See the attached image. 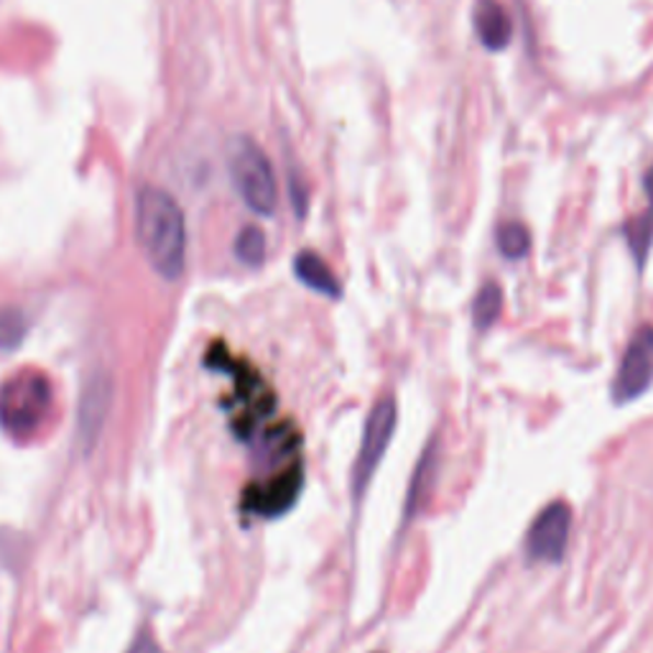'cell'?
<instances>
[{
  "label": "cell",
  "mask_w": 653,
  "mask_h": 653,
  "mask_svg": "<svg viewBox=\"0 0 653 653\" xmlns=\"http://www.w3.org/2000/svg\"><path fill=\"white\" fill-rule=\"evenodd\" d=\"M136 238L161 279L177 281L187 263V219L179 202L159 187H144L136 200Z\"/></svg>",
  "instance_id": "obj_1"
},
{
  "label": "cell",
  "mask_w": 653,
  "mask_h": 653,
  "mask_svg": "<svg viewBox=\"0 0 653 653\" xmlns=\"http://www.w3.org/2000/svg\"><path fill=\"white\" fill-rule=\"evenodd\" d=\"M52 408V385L42 373H19L0 385V429L11 439H31Z\"/></svg>",
  "instance_id": "obj_2"
},
{
  "label": "cell",
  "mask_w": 653,
  "mask_h": 653,
  "mask_svg": "<svg viewBox=\"0 0 653 653\" xmlns=\"http://www.w3.org/2000/svg\"><path fill=\"white\" fill-rule=\"evenodd\" d=\"M230 177L240 200L258 215H271L277 210L279 189L271 159L256 140L238 138L230 146Z\"/></svg>",
  "instance_id": "obj_3"
},
{
  "label": "cell",
  "mask_w": 653,
  "mask_h": 653,
  "mask_svg": "<svg viewBox=\"0 0 653 653\" xmlns=\"http://www.w3.org/2000/svg\"><path fill=\"white\" fill-rule=\"evenodd\" d=\"M396 401L383 398L373 406L371 416L365 421L363 431V447H360L358 462H356V475H352V491H356V498L365 493V487L371 485L378 465H381L385 450H389L393 431H396Z\"/></svg>",
  "instance_id": "obj_4"
},
{
  "label": "cell",
  "mask_w": 653,
  "mask_h": 653,
  "mask_svg": "<svg viewBox=\"0 0 653 653\" xmlns=\"http://www.w3.org/2000/svg\"><path fill=\"white\" fill-rule=\"evenodd\" d=\"M113 375L102 371V368L92 371L82 385L80 412H77V444H80V452L85 458H88L100 442V435L102 429H105V421L110 416V406H113Z\"/></svg>",
  "instance_id": "obj_5"
},
{
  "label": "cell",
  "mask_w": 653,
  "mask_h": 653,
  "mask_svg": "<svg viewBox=\"0 0 653 653\" xmlns=\"http://www.w3.org/2000/svg\"><path fill=\"white\" fill-rule=\"evenodd\" d=\"M217 356L223 360H210V365H217V368H225V371H230L235 378V396L243 404L248 406V412L238 416L235 419V431L243 437L250 435V429L256 427L258 419H263V416H269L273 412V396L271 391L266 389V383L258 378V373L254 368H248L246 363H238V360H233L230 356H225L223 345H217Z\"/></svg>",
  "instance_id": "obj_6"
},
{
  "label": "cell",
  "mask_w": 653,
  "mask_h": 653,
  "mask_svg": "<svg viewBox=\"0 0 653 653\" xmlns=\"http://www.w3.org/2000/svg\"><path fill=\"white\" fill-rule=\"evenodd\" d=\"M572 529V508L564 500L549 503L526 533V552L537 562H560Z\"/></svg>",
  "instance_id": "obj_7"
},
{
  "label": "cell",
  "mask_w": 653,
  "mask_h": 653,
  "mask_svg": "<svg viewBox=\"0 0 653 653\" xmlns=\"http://www.w3.org/2000/svg\"><path fill=\"white\" fill-rule=\"evenodd\" d=\"M653 381V327H641L631 337L628 348L620 360L616 383H612V396L620 404L641 396Z\"/></svg>",
  "instance_id": "obj_8"
},
{
  "label": "cell",
  "mask_w": 653,
  "mask_h": 653,
  "mask_svg": "<svg viewBox=\"0 0 653 653\" xmlns=\"http://www.w3.org/2000/svg\"><path fill=\"white\" fill-rule=\"evenodd\" d=\"M302 483H304V468L302 462H296V465L281 470L277 477L269 480V483L250 485L246 491V498H243V506L263 518L283 516L296 503Z\"/></svg>",
  "instance_id": "obj_9"
},
{
  "label": "cell",
  "mask_w": 653,
  "mask_h": 653,
  "mask_svg": "<svg viewBox=\"0 0 653 653\" xmlns=\"http://www.w3.org/2000/svg\"><path fill=\"white\" fill-rule=\"evenodd\" d=\"M472 23H475V34L480 36L491 52H500L510 44L514 36V21L506 8L498 0H477L472 8Z\"/></svg>",
  "instance_id": "obj_10"
},
{
  "label": "cell",
  "mask_w": 653,
  "mask_h": 653,
  "mask_svg": "<svg viewBox=\"0 0 653 653\" xmlns=\"http://www.w3.org/2000/svg\"><path fill=\"white\" fill-rule=\"evenodd\" d=\"M294 273L304 286L317 291V294H325L329 299H340L342 294L340 281H337L335 273L329 271V266L317 254H312V250H304V254L294 258Z\"/></svg>",
  "instance_id": "obj_11"
},
{
  "label": "cell",
  "mask_w": 653,
  "mask_h": 653,
  "mask_svg": "<svg viewBox=\"0 0 653 653\" xmlns=\"http://www.w3.org/2000/svg\"><path fill=\"white\" fill-rule=\"evenodd\" d=\"M258 444H261L263 450L261 458L266 460V465H273L277 460L289 458V454L296 452L299 437L291 424H277V427H271L261 439H258Z\"/></svg>",
  "instance_id": "obj_12"
},
{
  "label": "cell",
  "mask_w": 653,
  "mask_h": 653,
  "mask_svg": "<svg viewBox=\"0 0 653 653\" xmlns=\"http://www.w3.org/2000/svg\"><path fill=\"white\" fill-rule=\"evenodd\" d=\"M503 312V289L495 281H487L483 289L477 291L475 304H472V319H475L477 329H487L495 325V319Z\"/></svg>",
  "instance_id": "obj_13"
},
{
  "label": "cell",
  "mask_w": 653,
  "mask_h": 653,
  "mask_svg": "<svg viewBox=\"0 0 653 653\" xmlns=\"http://www.w3.org/2000/svg\"><path fill=\"white\" fill-rule=\"evenodd\" d=\"M435 470H437V444H431L427 447V452H424L419 468H416L412 491H408V500H406V516H412L414 510L421 506L424 498H427V487L431 485V480H435Z\"/></svg>",
  "instance_id": "obj_14"
},
{
  "label": "cell",
  "mask_w": 653,
  "mask_h": 653,
  "mask_svg": "<svg viewBox=\"0 0 653 653\" xmlns=\"http://www.w3.org/2000/svg\"><path fill=\"white\" fill-rule=\"evenodd\" d=\"M498 250L510 261H521L531 250V233L521 223H503L498 227Z\"/></svg>",
  "instance_id": "obj_15"
},
{
  "label": "cell",
  "mask_w": 653,
  "mask_h": 653,
  "mask_svg": "<svg viewBox=\"0 0 653 653\" xmlns=\"http://www.w3.org/2000/svg\"><path fill=\"white\" fill-rule=\"evenodd\" d=\"M29 333L26 314L15 306H3L0 309V350H15Z\"/></svg>",
  "instance_id": "obj_16"
},
{
  "label": "cell",
  "mask_w": 653,
  "mask_h": 653,
  "mask_svg": "<svg viewBox=\"0 0 653 653\" xmlns=\"http://www.w3.org/2000/svg\"><path fill=\"white\" fill-rule=\"evenodd\" d=\"M626 238L639 266L646 263V256L653 243V212H643V215L631 219V223L626 225Z\"/></svg>",
  "instance_id": "obj_17"
},
{
  "label": "cell",
  "mask_w": 653,
  "mask_h": 653,
  "mask_svg": "<svg viewBox=\"0 0 653 653\" xmlns=\"http://www.w3.org/2000/svg\"><path fill=\"white\" fill-rule=\"evenodd\" d=\"M235 256L246 266H261L266 258V235L261 227H243L238 240H235Z\"/></svg>",
  "instance_id": "obj_18"
},
{
  "label": "cell",
  "mask_w": 653,
  "mask_h": 653,
  "mask_svg": "<svg viewBox=\"0 0 653 653\" xmlns=\"http://www.w3.org/2000/svg\"><path fill=\"white\" fill-rule=\"evenodd\" d=\"M128 653H161V651H159V643L154 641L151 633L140 631L138 639L133 641V646L128 649Z\"/></svg>",
  "instance_id": "obj_19"
},
{
  "label": "cell",
  "mask_w": 653,
  "mask_h": 653,
  "mask_svg": "<svg viewBox=\"0 0 653 653\" xmlns=\"http://www.w3.org/2000/svg\"><path fill=\"white\" fill-rule=\"evenodd\" d=\"M643 189H646L649 200H651V204H653V164H651V169L646 171V177H643Z\"/></svg>",
  "instance_id": "obj_20"
}]
</instances>
